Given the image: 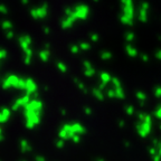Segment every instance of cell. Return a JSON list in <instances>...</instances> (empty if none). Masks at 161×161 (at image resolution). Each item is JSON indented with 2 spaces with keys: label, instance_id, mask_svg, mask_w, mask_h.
<instances>
[{
  "label": "cell",
  "instance_id": "obj_1",
  "mask_svg": "<svg viewBox=\"0 0 161 161\" xmlns=\"http://www.w3.org/2000/svg\"><path fill=\"white\" fill-rule=\"evenodd\" d=\"M88 14H90V9L86 5H77L76 7L74 8V12L73 15L70 16V18L75 21L77 19H82V20H84V19L87 18Z\"/></svg>",
  "mask_w": 161,
  "mask_h": 161
},
{
  "label": "cell",
  "instance_id": "obj_2",
  "mask_svg": "<svg viewBox=\"0 0 161 161\" xmlns=\"http://www.w3.org/2000/svg\"><path fill=\"white\" fill-rule=\"evenodd\" d=\"M123 15L133 20V18H134V8H133V6H123Z\"/></svg>",
  "mask_w": 161,
  "mask_h": 161
},
{
  "label": "cell",
  "instance_id": "obj_3",
  "mask_svg": "<svg viewBox=\"0 0 161 161\" xmlns=\"http://www.w3.org/2000/svg\"><path fill=\"white\" fill-rule=\"evenodd\" d=\"M36 88H37V86H36V84L34 83L33 80H30V78L26 80V91H27L28 94L36 92Z\"/></svg>",
  "mask_w": 161,
  "mask_h": 161
},
{
  "label": "cell",
  "instance_id": "obj_4",
  "mask_svg": "<svg viewBox=\"0 0 161 161\" xmlns=\"http://www.w3.org/2000/svg\"><path fill=\"white\" fill-rule=\"evenodd\" d=\"M37 12H38V19H43L47 16V5H41L39 8H37Z\"/></svg>",
  "mask_w": 161,
  "mask_h": 161
},
{
  "label": "cell",
  "instance_id": "obj_5",
  "mask_svg": "<svg viewBox=\"0 0 161 161\" xmlns=\"http://www.w3.org/2000/svg\"><path fill=\"white\" fill-rule=\"evenodd\" d=\"M73 24H74V21L70 18V17H66V18L62 21V28L63 29H68V28H71V27L73 26Z\"/></svg>",
  "mask_w": 161,
  "mask_h": 161
},
{
  "label": "cell",
  "instance_id": "obj_6",
  "mask_svg": "<svg viewBox=\"0 0 161 161\" xmlns=\"http://www.w3.org/2000/svg\"><path fill=\"white\" fill-rule=\"evenodd\" d=\"M125 51H126V53H128V55L131 56V57H136V56L138 55V51H136V49L134 47H132L130 44L125 46Z\"/></svg>",
  "mask_w": 161,
  "mask_h": 161
},
{
  "label": "cell",
  "instance_id": "obj_7",
  "mask_svg": "<svg viewBox=\"0 0 161 161\" xmlns=\"http://www.w3.org/2000/svg\"><path fill=\"white\" fill-rule=\"evenodd\" d=\"M18 43H19L20 47H21V49L24 51H26L27 49H28V48H29V45L27 44V41H26L25 37H24V36L19 37V38H18Z\"/></svg>",
  "mask_w": 161,
  "mask_h": 161
},
{
  "label": "cell",
  "instance_id": "obj_8",
  "mask_svg": "<svg viewBox=\"0 0 161 161\" xmlns=\"http://www.w3.org/2000/svg\"><path fill=\"white\" fill-rule=\"evenodd\" d=\"M48 57H49V51L44 49V51H39V58L41 59L43 62H47Z\"/></svg>",
  "mask_w": 161,
  "mask_h": 161
},
{
  "label": "cell",
  "instance_id": "obj_9",
  "mask_svg": "<svg viewBox=\"0 0 161 161\" xmlns=\"http://www.w3.org/2000/svg\"><path fill=\"white\" fill-rule=\"evenodd\" d=\"M139 19H140V21H142V22H146V20H148V15H146V10H144V9H140Z\"/></svg>",
  "mask_w": 161,
  "mask_h": 161
},
{
  "label": "cell",
  "instance_id": "obj_10",
  "mask_svg": "<svg viewBox=\"0 0 161 161\" xmlns=\"http://www.w3.org/2000/svg\"><path fill=\"white\" fill-rule=\"evenodd\" d=\"M120 19H121V22H122V24H124V25H129V26L133 25V20H132V19H130V18H128L126 16L122 15L120 17Z\"/></svg>",
  "mask_w": 161,
  "mask_h": 161
},
{
  "label": "cell",
  "instance_id": "obj_11",
  "mask_svg": "<svg viewBox=\"0 0 161 161\" xmlns=\"http://www.w3.org/2000/svg\"><path fill=\"white\" fill-rule=\"evenodd\" d=\"M101 80H102L103 84H106L107 82L112 80V78H111V76L107 73H102L101 74Z\"/></svg>",
  "mask_w": 161,
  "mask_h": 161
},
{
  "label": "cell",
  "instance_id": "obj_12",
  "mask_svg": "<svg viewBox=\"0 0 161 161\" xmlns=\"http://www.w3.org/2000/svg\"><path fill=\"white\" fill-rule=\"evenodd\" d=\"M115 95H117V97H119V99H123V97H124V93H123V90H122L121 87L115 88Z\"/></svg>",
  "mask_w": 161,
  "mask_h": 161
},
{
  "label": "cell",
  "instance_id": "obj_13",
  "mask_svg": "<svg viewBox=\"0 0 161 161\" xmlns=\"http://www.w3.org/2000/svg\"><path fill=\"white\" fill-rule=\"evenodd\" d=\"M11 27H12V24H11L9 20H5V21L2 22V28H4L5 30H8V31H9V29H10Z\"/></svg>",
  "mask_w": 161,
  "mask_h": 161
},
{
  "label": "cell",
  "instance_id": "obj_14",
  "mask_svg": "<svg viewBox=\"0 0 161 161\" xmlns=\"http://www.w3.org/2000/svg\"><path fill=\"white\" fill-rule=\"evenodd\" d=\"M112 57V54L110 51H102L101 53V58L102 59H110Z\"/></svg>",
  "mask_w": 161,
  "mask_h": 161
},
{
  "label": "cell",
  "instance_id": "obj_15",
  "mask_svg": "<svg viewBox=\"0 0 161 161\" xmlns=\"http://www.w3.org/2000/svg\"><path fill=\"white\" fill-rule=\"evenodd\" d=\"M133 39H134V34H133V33L129 31V33L125 34V40H126V41H129V43H130V41H132Z\"/></svg>",
  "mask_w": 161,
  "mask_h": 161
},
{
  "label": "cell",
  "instance_id": "obj_16",
  "mask_svg": "<svg viewBox=\"0 0 161 161\" xmlns=\"http://www.w3.org/2000/svg\"><path fill=\"white\" fill-rule=\"evenodd\" d=\"M90 48H91V45L88 43H80V49H82V51H87Z\"/></svg>",
  "mask_w": 161,
  "mask_h": 161
},
{
  "label": "cell",
  "instance_id": "obj_17",
  "mask_svg": "<svg viewBox=\"0 0 161 161\" xmlns=\"http://www.w3.org/2000/svg\"><path fill=\"white\" fill-rule=\"evenodd\" d=\"M84 74L86 75V76H93L94 74H95V71H94V68L92 67V68H88V70H85Z\"/></svg>",
  "mask_w": 161,
  "mask_h": 161
},
{
  "label": "cell",
  "instance_id": "obj_18",
  "mask_svg": "<svg viewBox=\"0 0 161 161\" xmlns=\"http://www.w3.org/2000/svg\"><path fill=\"white\" fill-rule=\"evenodd\" d=\"M30 16H31L34 19H38V12H37V8H33V9L30 10Z\"/></svg>",
  "mask_w": 161,
  "mask_h": 161
},
{
  "label": "cell",
  "instance_id": "obj_19",
  "mask_svg": "<svg viewBox=\"0 0 161 161\" xmlns=\"http://www.w3.org/2000/svg\"><path fill=\"white\" fill-rule=\"evenodd\" d=\"M93 94H94L99 100H103V95H102V93L100 92V90H96V88L95 90H93Z\"/></svg>",
  "mask_w": 161,
  "mask_h": 161
},
{
  "label": "cell",
  "instance_id": "obj_20",
  "mask_svg": "<svg viewBox=\"0 0 161 161\" xmlns=\"http://www.w3.org/2000/svg\"><path fill=\"white\" fill-rule=\"evenodd\" d=\"M57 67H58V70L61 71V72H63V73H65V72H66V66L64 65L62 62L57 63Z\"/></svg>",
  "mask_w": 161,
  "mask_h": 161
},
{
  "label": "cell",
  "instance_id": "obj_21",
  "mask_svg": "<svg viewBox=\"0 0 161 161\" xmlns=\"http://www.w3.org/2000/svg\"><path fill=\"white\" fill-rule=\"evenodd\" d=\"M80 51V46H77V45H72L71 46V51L73 53V54H77Z\"/></svg>",
  "mask_w": 161,
  "mask_h": 161
},
{
  "label": "cell",
  "instance_id": "obj_22",
  "mask_svg": "<svg viewBox=\"0 0 161 161\" xmlns=\"http://www.w3.org/2000/svg\"><path fill=\"white\" fill-rule=\"evenodd\" d=\"M73 12H74V9H72V8H70V7H67L65 9L66 17H70V16H72V15H73Z\"/></svg>",
  "mask_w": 161,
  "mask_h": 161
},
{
  "label": "cell",
  "instance_id": "obj_23",
  "mask_svg": "<svg viewBox=\"0 0 161 161\" xmlns=\"http://www.w3.org/2000/svg\"><path fill=\"white\" fill-rule=\"evenodd\" d=\"M90 38H91L92 41H97V40H99V35H97V34H91V35H90Z\"/></svg>",
  "mask_w": 161,
  "mask_h": 161
},
{
  "label": "cell",
  "instance_id": "obj_24",
  "mask_svg": "<svg viewBox=\"0 0 161 161\" xmlns=\"http://www.w3.org/2000/svg\"><path fill=\"white\" fill-rule=\"evenodd\" d=\"M6 56H7V51H6V49H1V51H0V58L4 59V58H6Z\"/></svg>",
  "mask_w": 161,
  "mask_h": 161
},
{
  "label": "cell",
  "instance_id": "obj_25",
  "mask_svg": "<svg viewBox=\"0 0 161 161\" xmlns=\"http://www.w3.org/2000/svg\"><path fill=\"white\" fill-rule=\"evenodd\" d=\"M112 83H113L115 86L117 87H121V84H120V80H117V78H112Z\"/></svg>",
  "mask_w": 161,
  "mask_h": 161
},
{
  "label": "cell",
  "instance_id": "obj_26",
  "mask_svg": "<svg viewBox=\"0 0 161 161\" xmlns=\"http://www.w3.org/2000/svg\"><path fill=\"white\" fill-rule=\"evenodd\" d=\"M141 9H144V10L148 11V9H149V4H148V2H146V1H144V2H142V4H141Z\"/></svg>",
  "mask_w": 161,
  "mask_h": 161
},
{
  "label": "cell",
  "instance_id": "obj_27",
  "mask_svg": "<svg viewBox=\"0 0 161 161\" xmlns=\"http://www.w3.org/2000/svg\"><path fill=\"white\" fill-rule=\"evenodd\" d=\"M84 67H85V70H88V68H92V65H91V63L88 62V61H84Z\"/></svg>",
  "mask_w": 161,
  "mask_h": 161
},
{
  "label": "cell",
  "instance_id": "obj_28",
  "mask_svg": "<svg viewBox=\"0 0 161 161\" xmlns=\"http://www.w3.org/2000/svg\"><path fill=\"white\" fill-rule=\"evenodd\" d=\"M136 96H138V99H139V100H144V99H146V95L143 94L142 92H138V93H136Z\"/></svg>",
  "mask_w": 161,
  "mask_h": 161
},
{
  "label": "cell",
  "instance_id": "obj_29",
  "mask_svg": "<svg viewBox=\"0 0 161 161\" xmlns=\"http://www.w3.org/2000/svg\"><path fill=\"white\" fill-rule=\"evenodd\" d=\"M25 55H26V57H31V55H33V51H31L30 48H28V49L25 51Z\"/></svg>",
  "mask_w": 161,
  "mask_h": 161
},
{
  "label": "cell",
  "instance_id": "obj_30",
  "mask_svg": "<svg viewBox=\"0 0 161 161\" xmlns=\"http://www.w3.org/2000/svg\"><path fill=\"white\" fill-rule=\"evenodd\" d=\"M0 11H1L2 14H7V12H8V9H7V7H6V6L1 5V6H0Z\"/></svg>",
  "mask_w": 161,
  "mask_h": 161
},
{
  "label": "cell",
  "instance_id": "obj_31",
  "mask_svg": "<svg viewBox=\"0 0 161 161\" xmlns=\"http://www.w3.org/2000/svg\"><path fill=\"white\" fill-rule=\"evenodd\" d=\"M6 37H7L8 39H11V38L14 37V33H12V31H10V30H9V31H7V34H6Z\"/></svg>",
  "mask_w": 161,
  "mask_h": 161
},
{
  "label": "cell",
  "instance_id": "obj_32",
  "mask_svg": "<svg viewBox=\"0 0 161 161\" xmlns=\"http://www.w3.org/2000/svg\"><path fill=\"white\" fill-rule=\"evenodd\" d=\"M24 37H25V39H26V41H27V44H28V45L31 44V38H30L28 35H25Z\"/></svg>",
  "mask_w": 161,
  "mask_h": 161
},
{
  "label": "cell",
  "instance_id": "obj_33",
  "mask_svg": "<svg viewBox=\"0 0 161 161\" xmlns=\"http://www.w3.org/2000/svg\"><path fill=\"white\" fill-rule=\"evenodd\" d=\"M156 96H158V97H160L161 96V87H158L157 90H156Z\"/></svg>",
  "mask_w": 161,
  "mask_h": 161
},
{
  "label": "cell",
  "instance_id": "obj_34",
  "mask_svg": "<svg viewBox=\"0 0 161 161\" xmlns=\"http://www.w3.org/2000/svg\"><path fill=\"white\" fill-rule=\"evenodd\" d=\"M141 58H142V61H144V62H148V61H149V57H148L146 54H142V55H141Z\"/></svg>",
  "mask_w": 161,
  "mask_h": 161
},
{
  "label": "cell",
  "instance_id": "obj_35",
  "mask_svg": "<svg viewBox=\"0 0 161 161\" xmlns=\"http://www.w3.org/2000/svg\"><path fill=\"white\" fill-rule=\"evenodd\" d=\"M30 61H31V57H25V64L26 65H29Z\"/></svg>",
  "mask_w": 161,
  "mask_h": 161
},
{
  "label": "cell",
  "instance_id": "obj_36",
  "mask_svg": "<svg viewBox=\"0 0 161 161\" xmlns=\"http://www.w3.org/2000/svg\"><path fill=\"white\" fill-rule=\"evenodd\" d=\"M156 57H157L158 59H161V49H160V51H158L157 53H156Z\"/></svg>",
  "mask_w": 161,
  "mask_h": 161
},
{
  "label": "cell",
  "instance_id": "obj_37",
  "mask_svg": "<svg viewBox=\"0 0 161 161\" xmlns=\"http://www.w3.org/2000/svg\"><path fill=\"white\" fill-rule=\"evenodd\" d=\"M49 31H51V30H49L48 27H44V33L45 34H49Z\"/></svg>",
  "mask_w": 161,
  "mask_h": 161
},
{
  "label": "cell",
  "instance_id": "obj_38",
  "mask_svg": "<svg viewBox=\"0 0 161 161\" xmlns=\"http://www.w3.org/2000/svg\"><path fill=\"white\" fill-rule=\"evenodd\" d=\"M49 48H51V45L48 44H45V49H46V51H49Z\"/></svg>",
  "mask_w": 161,
  "mask_h": 161
},
{
  "label": "cell",
  "instance_id": "obj_39",
  "mask_svg": "<svg viewBox=\"0 0 161 161\" xmlns=\"http://www.w3.org/2000/svg\"><path fill=\"white\" fill-rule=\"evenodd\" d=\"M21 2H22L24 5H27L28 2H29V0H21Z\"/></svg>",
  "mask_w": 161,
  "mask_h": 161
},
{
  "label": "cell",
  "instance_id": "obj_40",
  "mask_svg": "<svg viewBox=\"0 0 161 161\" xmlns=\"http://www.w3.org/2000/svg\"><path fill=\"white\" fill-rule=\"evenodd\" d=\"M93 1H94V2H97V1H99V0H93Z\"/></svg>",
  "mask_w": 161,
  "mask_h": 161
}]
</instances>
